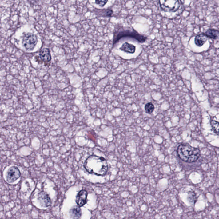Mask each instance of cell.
I'll return each mask as SVG.
<instances>
[{
  "instance_id": "cell-1",
  "label": "cell",
  "mask_w": 219,
  "mask_h": 219,
  "mask_svg": "<svg viewBox=\"0 0 219 219\" xmlns=\"http://www.w3.org/2000/svg\"><path fill=\"white\" fill-rule=\"evenodd\" d=\"M84 166L88 173L97 176H104L108 170V165L106 160L96 155L90 156L85 161Z\"/></svg>"
},
{
  "instance_id": "cell-2",
  "label": "cell",
  "mask_w": 219,
  "mask_h": 219,
  "mask_svg": "<svg viewBox=\"0 0 219 219\" xmlns=\"http://www.w3.org/2000/svg\"><path fill=\"white\" fill-rule=\"evenodd\" d=\"M177 153L181 159L188 163L198 160L200 155V149L187 144H181L177 149Z\"/></svg>"
},
{
  "instance_id": "cell-3",
  "label": "cell",
  "mask_w": 219,
  "mask_h": 219,
  "mask_svg": "<svg viewBox=\"0 0 219 219\" xmlns=\"http://www.w3.org/2000/svg\"><path fill=\"white\" fill-rule=\"evenodd\" d=\"M129 37L135 39L140 43H143L146 41L147 37L141 34L134 30L124 29L119 30L114 35L113 40V45H115L119 40L122 38Z\"/></svg>"
},
{
  "instance_id": "cell-4",
  "label": "cell",
  "mask_w": 219,
  "mask_h": 219,
  "mask_svg": "<svg viewBox=\"0 0 219 219\" xmlns=\"http://www.w3.org/2000/svg\"><path fill=\"white\" fill-rule=\"evenodd\" d=\"M38 39L37 36L33 34L28 33L25 34L22 39V43L25 49L32 51L37 45Z\"/></svg>"
},
{
  "instance_id": "cell-5",
  "label": "cell",
  "mask_w": 219,
  "mask_h": 219,
  "mask_svg": "<svg viewBox=\"0 0 219 219\" xmlns=\"http://www.w3.org/2000/svg\"><path fill=\"white\" fill-rule=\"evenodd\" d=\"M159 4L161 8L166 12L177 11L180 6V2L176 0L160 1Z\"/></svg>"
},
{
  "instance_id": "cell-6",
  "label": "cell",
  "mask_w": 219,
  "mask_h": 219,
  "mask_svg": "<svg viewBox=\"0 0 219 219\" xmlns=\"http://www.w3.org/2000/svg\"><path fill=\"white\" fill-rule=\"evenodd\" d=\"M35 58L38 62L44 63L45 65H47L51 60L50 50L48 48H44L42 49L39 52V56L36 57Z\"/></svg>"
},
{
  "instance_id": "cell-7",
  "label": "cell",
  "mask_w": 219,
  "mask_h": 219,
  "mask_svg": "<svg viewBox=\"0 0 219 219\" xmlns=\"http://www.w3.org/2000/svg\"><path fill=\"white\" fill-rule=\"evenodd\" d=\"M21 173L16 166H12L9 169L6 175V180L9 183H13L20 177Z\"/></svg>"
},
{
  "instance_id": "cell-8",
  "label": "cell",
  "mask_w": 219,
  "mask_h": 219,
  "mask_svg": "<svg viewBox=\"0 0 219 219\" xmlns=\"http://www.w3.org/2000/svg\"><path fill=\"white\" fill-rule=\"evenodd\" d=\"M88 193L86 190H82L78 193L76 196V202L78 206L82 207L87 202Z\"/></svg>"
},
{
  "instance_id": "cell-9",
  "label": "cell",
  "mask_w": 219,
  "mask_h": 219,
  "mask_svg": "<svg viewBox=\"0 0 219 219\" xmlns=\"http://www.w3.org/2000/svg\"><path fill=\"white\" fill-rule=\"evenodd\" d=\"M38 200L40 205L44 207H48L51 205V199L49 195L45 192H41L38 195Z\"/></svg>"
},
{
  "instance_id": "cell-10",
  "label": "cell",
  "mask_w": 219,
  "mask_h": 219,
  "mask_svg": "<svg viewBox=\"0 0 219 219\" xmlns=\"http://www.w3.org/2000/svg\"><path fill=\"white\" fill-rule=\"evenodd\" d=\"M208 38L205 34H200L196 36L195 38V43L198 47H201L205 43Z\"/></svg>"
},
{
  "instance_id": "cell-11",
  "label": "cell",
  "mask_w": 219,
  "mask_h": 219,
  "mask_svg": "<svg viewBox=\"0 0 219 219\" xmlns=\"http://www.w3.org/2000/svg\"><path fill=\"white\" fill-rule=\"evenodd\" d=\"M120 50L130 54H133L136 51V47L132 44L125 42L122 45L120 48Z\"/></svg>"
},
{
  "instance_id": "cell-12",
  "label": "cell",
  "mask_w": 219,
  "mask_h": 219,
  "mask_svg": "<svg viewBox=\"0 0 219 219\" xmlns=\"http://www.w3.org/2000/svg\"><path fill=\"white\" fill-rule=\"evenodd\" d=\"M71 217L73 219H78L82 215V211L78 206H74L70 211Z\"/></svg>"
},
{
  "instance_id": "cell-13",
  "label": "cell",
  "mask_w": 219,
  "mask_h": 219,
  "mask_svg": "<svg viewBox=\"0 0 219 219\" xmlns=\"http://www.w3.org/2000/svg\"><path fill=\"white\" fill-rule=\"evenodd\" d=\"M205 34L208 38H209L211 39H217L219 37L218 30L210 28V29H208Z\"/></svg>"
},
{
  "instance_id": "cell-14",
  "label": "cell",
  "mask_w": 219,
  "mask_h": 219,
  "mask_svg": "<svg viewBox=\"0 0 219 219\" xmlns=\"http://www.w3.org/2000/svg\"><path fill=\"white\" fill-rule=\"evenodd\" d=\"M95 11L98 16L104 17H110L113 14V11L111 9H98Z\"/></svg>"
},
{
  "instance_id": "cell-15",
  "label": "cell",
  "mask_w": 219,
  "mask_h": 219,
  "mask_svg": "<svg viewBox=\"0 0 219 219\" xmlns=\"http://www.w3.org/2000/svg\"><path fill=\"white\" fill-rule=\"evenodd\" d=\"M145 112L147 113H153L155 110V106L152 102H149L147 103L145 106Z\"/></svg>"
},
{
  "instance_id": "cell-16",
  "label": "cell",
  "mask_w": 219,
  "mask_h": 219,
  "mask_svg": "<svg viewBox=\"0 0 219 219\" xmlns=\"http://www.w3.org/2000/svg\"><path fill=\"white\" fill-rule=\"evenodd\" d=\"M211 127L214 133L217 135H219V122L214 120H211Z\"/></svg>"
},
{
  "instance_id": "cell-17",
  "label": "cell",
  "mask_w": 219,
  "mask_h": 219,
  "mask_svg": "<svg viewBox=\"0 0 219 219\" xmlns=\"http://www.w3.org/2000/svg\"><path fill=\"white\" fill-rule=\"evenodd\" d=\"M196 199H197V197L195 193L193 192H189V195H188V200L189 201H192V202H195L196 201Z\"/></svg>"
},
{
  "instance_id": "cell-18",
  "label": "cell",
  "mask_w": 219,
  "mask_h": 219,
  "mask_svg": "<svg viewBox=\"0 0 219 219\" xmlns=\"http://www.w3.org/2000/svg\"><path fill=\"white\" fill-rule=\"evenodd\" d=\"M96 3L101 7H103L108 2V1H96Z\"/></svg>"
}]
</instances>
